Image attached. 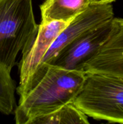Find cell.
Returning a JSON list of instances; mask_svg holds the SVG:
<instances>
[{
    "label": "cell",
    "instance_id": "9c48e42d",
    "mask_svg": "<svg viewBox=\"0 0 123 124\" xmlns=\"http://www.w3.org/2000/svg\"><path fill=\"white\" fill-rule=\"evenodd\" d=\"M88 117L71 102L56 111L32 120L29 124H88Z\"/></svg>",
    "mask_w": 123,
    "mask_h": 124
},
{
    "label": "cell",
    "instance_id": "8fae6325",
    "mask_svg": "<svg viewBox=\"0 0 123 124\" xmlns=\"http://www.w3.org/2000/svg\"><path fill=\"white\" fill-rule=\"evenodd\" d=\"M116 0H90V4H112Z\"/></svg>",
    "mask_w": 123,
    "mask_h": 124
},
{
    "label": "cell",
    "instance_id": "5b68a950",
    "mask_svg": "<svg viewBox=\"0 0 123 124\" xmlns=\"http://www.w3.org/2000/svg\"><path fill=\"white\" fill-rule=\"evenodd\" d=\"M112 19L83 33L62 48L48 64L84 72L86 64L96 54L109 37Z\"/></svg>",
    "mask_w": 123,
    "mask_h": 124
},
{
    "label": "cell",
    "instance_id": "ba28073f",
    "mask_svg": "<svg viewBox=\"0 0 123 124\" xmlns=\"http://www.w3.org/2000/svg\"><path fill=\"white\" fill-rule=\"evenodd\" d=\"M90 5V0H45L40 6L41 23L70 22Z\"/></svg>",
    "mask_w": 123,
    "mask_h": 124
},
{
    "label": "cell",
    "instance_id": "7a4b0ae2",
    "mask_svg": "<svg viewBox=\"0 0 123 124\" xmlns=\"http://www.w3.org/2000/svg\"><path fill=\"white\" fill-rule=\"evenodd\" d=\"M38 29L33 0H0V63L12 71L18 53L30 48Z\"/></svg>",
    "mask_w": 123,
    "mask_h": 124
},
{
    "label": "cell",
    "instance_id": "3957f363",
    "mask_svg": "<svg viewBox=\"0 0 123 124\" xmlns=\"http://www.w3.org/2000/svg\"><path fill=\"white\" fill-rule=\"evenodd\" d=\"M73 103L89 117L123 124V79L88 73Z\"/></svg>",
    "mask_w": 123,
    "mask_h": 124
},
{
    "label": "cell",
    "instance_id": "8992f818",
    "mask_svg": "<svg viewBox=\"0 0 123 124\" xmlns=\"http://www.w3.org/2000/svg\"><path fill=\"white\" fill-rule=\"evenodd\" d=\"M113 18L112 4H90L85 11L75 17L59 34L43 57L39 69L45 64H49L62 48L83 33L112 20Z\"/></svg>",
    "mask_w": 123,
    "mask_h": 124
},
{
    "label": "cell",
    "instance_id": "52a82bcc",
    "mask_svg": "<svg viewBox=\"0 0 123 124\" xmlns=\"http://www.w3.org/2000/svg\"><path fill=\"white\" fill-rule=\"evenodd\" d=\"M84 72L123 79V18H113L109 37L96 54L86 64Z\"/></svg>",
    "mask_w": 123,
    "mask_h": 124
},
{
    "label": "cell",
    "instance_id": "277c9868",
    "mask_svg": "<svg viewBox=\"0 0 123 124\" xmlns=\"http://www.w3.org/2000/svg\"><path fill=\"white\" fill-rule=\"evenodd\" d=\"M70 22L53 21L39 24L37 36L30 48L22 54L19 64V84L16 88V93L19 95V100L29 92L43 57L54 40Z\"/></svg>",
    "mask_w": 123,
    "mask_h": 124
},
{
    "label": "cell",
    "instance_id": "30bf717a",
    "mask_svg": "<svg viewBox=\"0 0 123 124\" xmlns=\"http://www.w3.org/2000/svg\"><path fill=\"white\" fill-rule=\"evenodd\" d=\"M11 71L0 63V113L9 115L14 112L16 106V83L12 78Z\"/></svg>",
    "mask_w": 123,
    "mask_h": 124
},
{
    "label": "cell",
    "instance_id": "6da1fadb",
    "mask_svg": "<svg viewBox=\"0 0 123 124\" xmlns=\"http://www.w3.org/2000/svg\"><path fill=\"white\" fill-rule=\"evenodd\" d=\"M37 73L42 77L19 101L14 109L16 124H29L37 117L73 102L86 79L84 71L66 70L51 64L41 66Z\"/></svg>",
    "mask_w": 123,
    "mask_h": 124
}]
</instances>
